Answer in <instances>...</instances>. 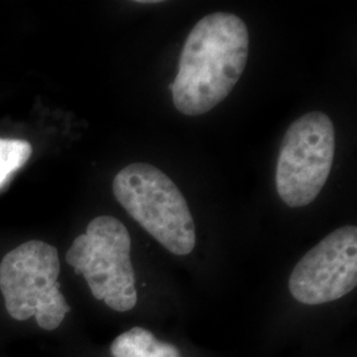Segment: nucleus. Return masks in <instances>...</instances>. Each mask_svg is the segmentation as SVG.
<instances>
[{
  "label": "nucleus",
  "instance_id": "f257e3e1",
  "mask_svg": "<svg viewBox=\"0 0 357 357\" xmlns=\"http://www.w3.org/2000/svg\"><path fill=\"white\" fill-rule=\"evenodd\" d=\"M249 54V32L233 13L206 15L192 28L169 85L181 114L197 116L222 102L240 77Z\"/></svg>",
  "mask_w": 357,
  "mask_h": 357
},
{
  "label": "nucleus",
  "instance_id": "f03ea898",
  "mask_svg": "<svg viewBox=\"0 0 357 357\" xmlns=\"http://www.w3.org/2000/svg\"><path fill=\"white\" fill-rule=\"evenodd\" d=\"M119 204L143 229L175 255H188L196 245V230L190 206L178 185L159 168L132 163L113 180Z\"/></svg>",
  "mask_w": 357,
  "mask_h": 357
},
{
  "label": "nucleus",
  "instance_id": "7ed1b4c3",
  "mask_svg": "<svg viewBox=\"0 0 357 357\" xmlns=\"http://www.w3.org/2000/svg\"><path fill=\"white\" fill-rule=\"evenodd\" d=\"M59 275V252L44 241H26L4 255L0 262V291L10 317L19 321L33 317L45 331L59 328L70 311Z\"/></svg>",
  "mask_w": 357,
  "mask_h": 357
},
{
  "label": "nucleus",
  "instance_id": "20e7f679",
  "mask_svg": "<svg viewBox=\"0 0 357 357\" xmlns=\"http://www.w3.org/2000/svg\"><path fill=\"white\" fill-rule=\"evenodd\" d=\"M131 238L119 220L93 218L66 253V262L88 282L97 301L118 312L132 310L138 302L135 273L131 264Z\"/></svg>",
  "mask_w": 357,
  "mask_h": 357
},
{
  "label": "nucleus",
  "instance_id": "39448f33",
  "mask_svg": "<svg viewBox=\"0 0 357 357\" xmlns=\"http://www.w3.org/2000/svg\"><path fill=\"white\" fill-rule=\"evenodd\" d=\"M335 155L331 118L320 112L301 116L287 128L277 160L275 185L291 208L311 204L327 183Z\"/></svg>",
  "mask_w": 357,
  "mask_h": 357
},
{
  "label": "nucleus",
  "instance_id": "423d86ee",
  "mask_svg": "<svg viewBox=\"0 0 357 357\" xmlns=\"http://www.w3.org/2000/svg\"><path fill=\"white\" fill-rule=\"evenodd\" d=\"M356 286V227L333 230L299 259L289 280L294 299L308 306L337 301Z\"/></svg>",
  "mask_w": 357,
  "mask_h": 357
},
{
  "label": "nucleus",
  "instance_id": "0eeeda50",
  "mask_svg": "<svg viewBox=\"0 0 357 357\" xmlns=\"http://www.w3.org/2000/svg\"><path fill=\"white\" fill-rule=\"evenodd\" d=\"M110 352L114 357H180L175 345L156 340L153 332L142 327L121 333L110 347Z\"/></svg>",
  "mask_w": 357,
  "mask_h": 357
},
{
  "label": "nucleus",
  "instance_id": "6e6552de",
  "mask_svg": "<svg viewBox=\"0 0 357 357\" xmlns=\"http://www.w3.org/2000/svg\"><path fill=\"white\" fill-rule=\"evenodd\" d=\"M32 156V146L23 139L0 138V188Z\"/></svg>",
  "mask_w": 357,
  "mask_h": 357
},
{
  "label": "nucleus",
  "instance_id": "1a4fd4ad",
  "mask_svg": "<svg viewBox=\"0 0 357 357\" xmlns=\"http://www.w3.org/2000/svg\"><path fill=\"white\" fill-rule=\"evenodd\" d=\"M137 3H141V4H155V3H160L159 0H139Z\"/></svg>",
  "mask_w": 357,
  "mask_h": 357
}]
</instances>
